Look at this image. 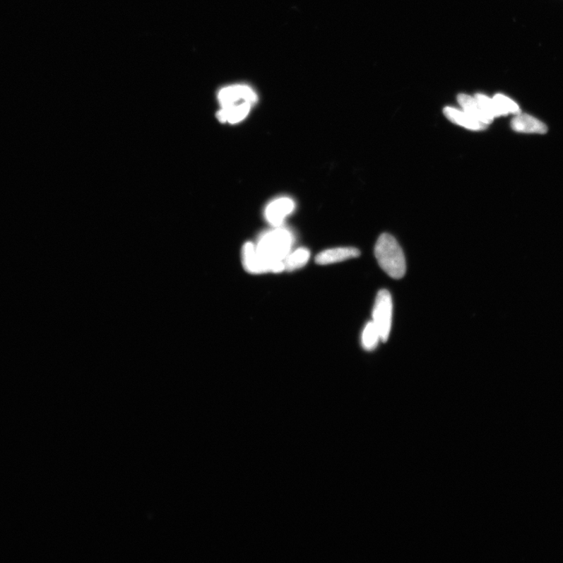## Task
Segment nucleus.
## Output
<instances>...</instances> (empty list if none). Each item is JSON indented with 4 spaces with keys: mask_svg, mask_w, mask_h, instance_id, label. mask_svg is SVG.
I'll return each instance as SVG.
<instances>
[{
    "mask_svg": "<svg viewBox=\"0 0 563 563\" xmlns=\"http://www.w3.org/2000/svg\"><path fill=\"white\" fill-rule=\"evenodd\" d=\"M294 238L287 230L278 228L263 235L255 246L266 272L279 273L285 270L284 260L290 253Z\"/></svg>",
    "mask_w": 563,
    "mask_h": 563,
    "instance_id": "1",
    "label": "nucleus"
},
{
    "mask_svg": "<svg viewBox=\"0 0 563 563\" xmlns=\"http://www.w3.org/2000/svg\"><path fill=\"white\" fill-rule=\"evenodd\" d=\"M375 256L380 268L393 278L399 280L406 273V261L397 239L389 233H383L377 239Z\"/></svg>",
    "mask_w": 563,
    "mask_h": 563,
    "instance_id": "2",
    "label": "nucleus"
},
{
    "mask_svg": "<svg viewBox=\"0 0 563 563\" xmlns=\"http://www.w3.org/2000/svg\"><path fill=\"white\" fill-rule=\"evenodd\" d=\"M393 302L390 292L379 290L372 311V321L378 328L381 341L389 339L392 325Z\"/></svg>",
    "mask_w": 563,
    "mask_h": 563,
    "instance_id": "3",
    "label": "nucleus"
},
{
    "mask_svg": "<svg viewBox=\"0 0 563 563\" xmlns=\"http://www.w3.org/2000/svg\"><path fill=\"white\" fill-rule=\"evenodd\" d=\"M219 104L222 107L244 103L256 104L257 94L251 87L244 84H236L223 88L218 94Z\"/></svg>",
    "mask_w": 563,
    "mask_h": 563,
    "instance_id": "4",
    "label": "nucleus"
},
{
    "mask_svg": "<svg viewBox=\"0 0 563 563\" xmlns=\"http://www.w3.org/2000/svg\"><path fill=\"white\" fill-rule=\"evenodd\" d=\"M295 208V202L288 197H280L270 203L265 211L266 220L275 227H279Z\"/></svg>",
    "mask_w": 563,
    "mask_h": 563,
    "instance_id": "5",
    "label": "nucleus"
},
{
    "mask_svg": "<svg viewBox=\"0 0 563 563\" xmlns=\"http://www.w3.org/2000/svg\"><path fill=\"white\" fill-rule=\"evenodd\" d=\"M511 127L517 133L544 135L547 127L544 122L528 114H516L511 122Z\"/></svg>",
    "mask_w": 563,
    "mask_h": 563,
    "instance_id": "6",
    "label": "nucleus"
},
{
    "mask_svg": "<svg viewBox=\"0 0 563 563\" xmlns=\"http://www.w3.org/2000/svg\"><path fill=\"white\" fill-rule=\"evenodd\" d=\"M360 255V250L355 247H336L319 253L316 256V262L321 266L331 265L357 258Z\"/></svg>",
    "mask_w": 563,
    "mask_h": 563,
    "instance_id": "7",
    "label": "nucleus"
},
{
    "mask_svg": "<svg viewBox=\"0 0 563 563\" xmlns=\"http://www.w3.org/2000/svg\"><path fill=\"white\" fill-rule=\"evenodd\" d=\"M444 114L449 121L467 129L480 131L487 128L484 124L473 119L469 114L454 107H445Z\"/></svg>",
    "mask_w": 563,
    "mask_h": 563,
    "instance_id": "8",
    "label": "nucleus"
},
{
    "mask_svg": "<svg viewBox=\"0 0 563 563\" xmlns=\"http://www.w3.org/2000/svg\"><path fill=\"white\" fill-rule=\"evenodd\" d=\"M254 105L249 102L222 107L217 113V119L222 123L237 124L246 119Z\"/></svg>",
    "mask_w": 563,
    "mask_h": 563,
    "instance_id": "9",
    "label": "nucleus"
},
{
    "mask_svg": "<svg viewBox=\"0 0 563 563\" xmlns=\"http://www.w3.org/2000/svg\"><path fill=\"white\" fill-rule=\"evenodd\" d=\"M458 104L463 108V111L469 114L473 119H477L484 125L488 126L492 123L493 120L482 112L478 101L475 97L466 94H460L458 96Z\"/></svg>",
    "mask_w": 563,
    "mask_h": 563,
    "instance_id": "10",
    "label": "nucleus"
},
{
    "mask_svg": "<svg viewBox=\"0 0 563 563\" xmlns=\"http://www.w3.org/2000/svg\"><path fill=\"white\" fill-rule=\"evenodd\" d=\"M242 262L247 272L251 274L266 273V269L262 266L256 251L255 245L251 242H247L244 245L242 250Z\"/></svg>",
    "mask_w": 563,
    "mask_h": 563,
    "instance_id": "11",
    "label": "nucleus"
},
{
    "mask_svg": "<svg viewBox=\"0 0 563 563\" xmlns=\"http://www.w3.org/2000/svg\"><path fill=\"white\" fill-rule=\"evenodd\" d=\"M310 259V251L306 248H299L294 252H290L284 260L285 270L295 271V270L304 267Z\"/></svg>",
    "mask_w": 563,
    "mask_h": 563,
    "instance_id": "12",
    "label": "nucleus"
},
{
    "mask_svg": "<svg viewBox=\"0 0 563 563\" xmlns=\"http://www.w3.org/2000/svg\"><path fill=\"white\" fill-rule=\"evenodd\" d=\"M498 112V116H506L509 114H518L521 113L520 106L516 102L503 94H497L492 98Z\"/></svg>",
    "mask_w": 563,
    "mask_h": 563,
    "instance_id": "13",
    "label": "nucleus"
},
{
    "mask_svg": "<svg viewBox=\"0 0 563 563\" xmlns=\"http://www.w3.org/2000/svg\"><path fill=\"white\" fill-rule=\"evenodd\" d=\"M379 341H381L378 328L374 321H369L365 325L362 334V345L365 350L372 352L378 346Z\"/></svg>",
    "mask_w": 563,
    "mask_h": 563,
    "instance_id": "14",
    "label": "nucleus"
},
{
    "mask_svg": "<svg viewBox=\"0 0 563 563\" xmlns=\"http://www.w3.org/2000/svg\"><path fill=\"white\" fill-rule=\"evenodd\" d=\"M478 101V105L490 119L493 121L495 118H498V112H497L496 106L492 98H490L484 94L478 93L474 97Z\"/></svg>",
    "mask_w": 563,
    "mask_h": 563,
    "instance_id": "15",
    "label": "nucleus"
}]
</instances>
